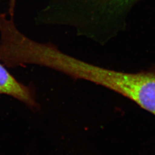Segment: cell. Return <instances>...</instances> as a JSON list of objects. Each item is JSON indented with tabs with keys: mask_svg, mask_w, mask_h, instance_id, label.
<instances>
[{
	"mask_svg": "<svg viewBox=\"0 0 155 155\" xmlns=\"http://www.w3.org/2000/svg\"><path fill=\"white\" fill-rule=\"evenodd\" d=\"M16 0H9V13L10 16H11L12 18L14 15L15 5H16Z\"/></svg>",
	"mask_w": 155,
	"mask_h": 155,
	"instance_id": "3",
	"label": "cell"
},
{
	"mask_svg": "<svg viewBox=\"0 0 155 155\" xmlns=\"http://www.w3.org/2000/svg\"><path fill=\"white\" fill-rule=\"evenodd\" d=\"M136 1L51 0L41 13L49 24L71 26L102 45L117 33V22Z\"/></svg>",
	"mask_w": 155,
	"mask_h": 155,
	"instance_id": "1",
	"label": "cell"
},
{
	"mask_svg": "<svg viewBox=\"0 0 155 155\" xmlns=\"http://www.w3.org/2000/svg\"><path fill=\"white\" fill-rule=\"evenodd\" d=\"M2 94L11 96L32 110H38L40 107L33 89L18 82L0 63V95Z\"/></svg>",
	"mask_w": 155,
	"mask_h": 155,
	"instance_id": "2",
	"label": "cell"
}]
</instances>
